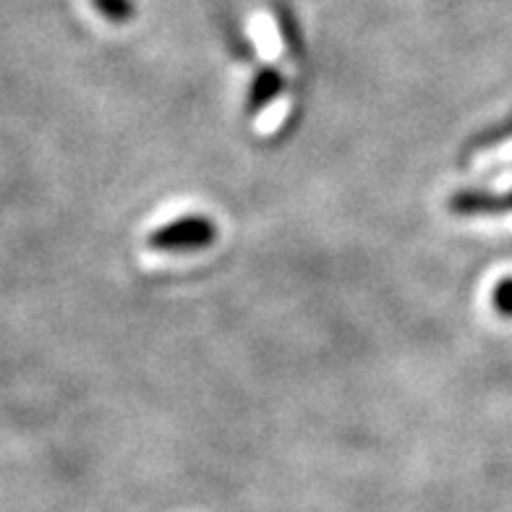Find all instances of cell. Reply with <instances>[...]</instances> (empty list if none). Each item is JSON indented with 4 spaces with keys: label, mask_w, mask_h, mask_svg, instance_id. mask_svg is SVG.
<instances>
[{
    "label": "cell",
    "mask_w": 512,
    "mask_h": 512,
    "mask_svg": "<svg viewBox=\"0 0 512 512\" xmlns=\"http://www.w3.org/2000/svg\"><path fill=\"white\" fill-rule=\"evenodd\" d=\"M92 6H95L97 14L105 16L108 21H115V24L134 19L136 14L134 0H92Z\"/></svg>",
    "instance_id": "2"
},
{
    "label": "cell",
    "mask_w": 512,
    "mask_h": 512,
    "mask_svg": "<svg viewBox=\"0 0 512 512\" xmlns=\"http://www.w3.org/2000/svg\"><path fill=\"white\" fill-rule=\"evenodd\" d=\"M494 309L505 317H512V280H502L494 288Z\"/></svg>",
    "instance_id": "4"
},
{
    "label": "cell",
    "mask_w": 512,
    "mask_h": 512,
    "mask_svg": "<svg viewBox=\"0 0 512 512\" xmlns=\"http://www.w3.org/2000/svg\"><path fill=\"white\" fill-rule=\"evenodd\" d=\"M280 87V76L275 71H262L254 81V95H251V108H259L262 102L272 100V95Z\"/></svg>",
    "instance_id": "3"
},
{
    "label": "cell",
    "mask_w": 512,
    "mask_h": 512,
    "mask_svg": "<svg viewBox=\"0 0 512 512\" xmlns=\"http://www.w3.org/2000/svg\"><path fill=\"white\" fill-rule=\"evenodd\" d=\"M212 238H215V228L209 220L186 217L168 228L155 230L149 238V246H155V249H199V246H207Z\"/></svg>",
    "instance_id": "1"
}]
</instances>
